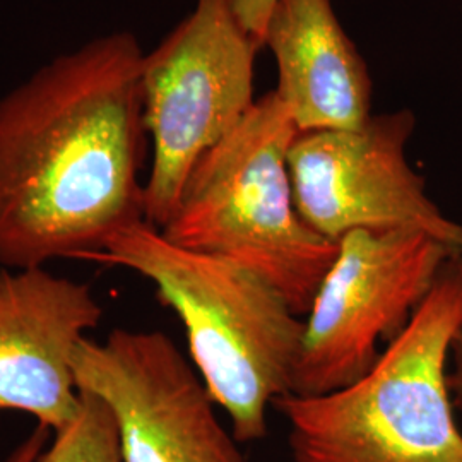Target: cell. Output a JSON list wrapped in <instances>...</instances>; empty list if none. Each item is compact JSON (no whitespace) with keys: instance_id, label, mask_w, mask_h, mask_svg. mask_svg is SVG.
<instances>
[{"instance_id":"cell-1","label":"cell","mask_w":462,"mask_h":462,"mask_svg":"<svg viewBox=\"0 0 462 462\" xmlns=\"http://www.w3.org/2000/svg\"><path fill=\"white\" fill-rule=\"evenodd\" d=\"M144 50L97 36L0 98V267L89 261L146 221Z\"/></svg>"},{"instance_id":"cell-11","label":"cell","mask_w":462,"mask_h":462,"mask_svg":"<svg viewBox=\"0 0 462 462\" xmlns=\"http://www.w3.org/2000/svg\"><path fill=\"white\" fill-rule=\"evenodd\" d=\"M36 462H124L116 418L95 394L81 391L78 418L60 431Z\"/></svg>"},{"instance_id":"cell-5","label":"cell","mask_w":462,"mask_h":462,"mask_svg":"<svg viewBox=\"0 0 462 462\" xmlns=\"http://www.w3.org/2000/svg\"><path fill=\"white\" fill-rule=\"evenodd\" d=\"M261 45L240 26L230 0H196L192 13L144 53L141 86L151 168L146 221L163 230L199 160L255 103Z\"/></svg>"},{"instance_id":"cell-10","label":"cell","mask_w":462,"mask_h":462,"mask_svg":"<svg viewBox=\"0 0 462 462\" xmlns=\"http://www.w3.org/2000/svg\"><path fill=\"white\" fill-rule=\"evenodd\" d=\"M263 47L298 133L356 129L372 116V78L330 0H276Z\"/></svg>"},{"instance_id":"cell-9","label":"cell","mask_w":462,"mask_h":462,"mask_svg":"<svg viewBox=\"0 0 462 462\" xmlns=\"http://www.w3.org/2000/svg\"><path fill=\"white\" fill-rule=\"evenodd\" d=\"M101 319L88 284L45 267H0V410L53 433L69 427L81 410L72 356Z\"/></svg>"},{"instance_id":"cell-8","label":"cell","mask_w":462,"mask_h":462,"mask_svg":"<svg viewBox=\"0 0 462 462\" xmlns=\"http://www.w3.org/2000/svg\"><path fill=\"white\" fill-rule=\"evenodd\" d=\"M79 393L114 414L124 462H245L194 365L162 330H112L74 351Z\"/></svg>"},{"instance_id":"cell-13","label":"cell","mask_w":462,"mask_h":462,"mask_svg":"<svg viewBox=\"0 0 462 462\" xmlns=\"http://www.w3.org/2000/svg\"><path fill=\"white\" fill-rule=\"evenodd\" d=\"M50 430L43 425H36L19 444H17L4 462H36L49 444Z\"/></svg>"},{"instance_id":"cell-6","label":"cell","mask_w":462,"mask_h":462,"mask_svg":"<svg viewBox=\"0 0 462 462\" xmlns=\"http://www.w3.org/2000/svg\"><path fill=\"white\" fill-rule=\"evenodd\" d=\"M457 254L418 231H351L309 314L293 372L295 396H322L351 385L406 329Z\"/></svg>"},{"instance_id":"cell-12","label":"cell","mask_w":462,"mask_h":462,"mask_svg":"<svg viewBox=\"0 0 462 462\" xmlns=\"http://www.w3.org/2000/svg\"><path fill=\"white\" fill-rule=\"evenodd\" d=\"M276 0H230L231 11L240 26L261 47L264 40L265 26Z\"/></svg>"},{"instance_id":"cell-7","label":"cell","mask_w":462,"mask_h":462,"mask_svg":"<svg viewBox=\"0 0 462 462\" xmlns=\"http://www.w3.org/2000/svg\"><path fill=\"white\" fill-rule=\"evenodd\" d=\"M414 127L413 112L397 110L356 129L298 134L290 173L303 221L336 244L351 231H418L461 255V223L442 213L408 163Z\"/></svg>"},{"instance_id":"cell-2","label":"cell","mask_w":462,"mask_h":462,"mask_svg":"<svg viewBox=\"0 0 462 462\" xmlns=\"http://www.w3.org/2000/svg\"><path fill=\"white\" fill-rule=\"evenodd\" d=\"M89 261L151 281L182 322L190 362L240 444L265 439L274 401L291 393L303 317L269 281L226 257L180 247L148 221Z\"/></svg>"},{"instance_id":"cell-14","label":"cell","mask_w":462,"mask_h":462,"mask_svg":"<svg viewBox=\"0 0 462 462\" xmlns=\"http://www.w3.org/2000/svg\"><path fill=\"white\" fill-rule=\"evenodd\" d=\"M462 263V254L459 255ZM447 383L450 397L454 402L456 411L462 413V328L457 332L448 356V368H447Z\"/></svg>"},{"instance_id":"cell-3","label":"cell","mask_w":462,"mask_h":462,"mask_svg":"<svg viewBox=\"0 0 462 462\" xmlns=\"http://www.w3.org/2000/svg\"><path fill=\"white\" fill-rule=\"evenodd\" d=\"M462 328V263L452 257L406 329L362 379L273 410L293 462H462V431L447 383Z\"/></svg>"},{"instance_id":"cell-4","label":"cell","mask_w":462,"mask_h":462,"mask_svg":"<svg viewBox=\"0 0 462 462\" xmlns=\"http://www.w3.org/2000/svg\"><path fill=\"white\" fill-rule=\"evenodd\" d=\"M298 129L273 91L194 166L162 233L180 247L226 257L309 314L339 244L300 216L290 173Z\"/></svg>"}]
</instances>
